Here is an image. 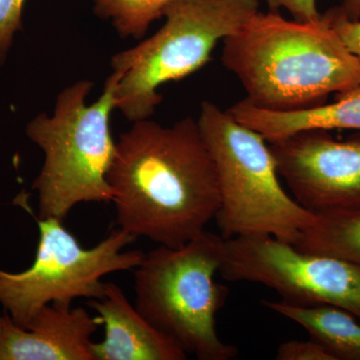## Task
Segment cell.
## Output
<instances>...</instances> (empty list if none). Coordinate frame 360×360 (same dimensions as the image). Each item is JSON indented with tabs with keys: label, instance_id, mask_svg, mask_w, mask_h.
<instances>
[{
	"label": "cell",
	"instance_id": "277c9868",
	"mask_svg": "<svg viewBox=\"0 0 360 360\" xmlns=\"http://www.w3.org/2000/svg\"><path fill=\"white\" fill-rule=\"evenodd\" d=\"M198 123L217 169L220 236H269L295 245L316 215L284 189L269 142L212 101L201 103Z\"/></svg>",
	"mask_w": 360,
	"mask_h": 360
},
{
	"label": "cell",
	"instance_id": "7a4b0ae2",
	"mask_svg": "<svg viewBox=\"0 0 360 360\" xmlns=\"http://www.w3.org/2000/svg\"><path fill=\"white\" fill-rule=\"evenodd\" d=\"M222 42V65L262 110H309L360 84L359 61L324 14L300 21L258 11Z\"/></svg>",
	"mask_w": 360,
	"mask_h": 360
},
{
	"label": "cell",
	"instance_id": "6da1fadb",
	"mask_svg": "<svg viewBox=\"0 0 360 360\" xmlns=\"http://www.w3.org/2000/svg\"><path fill=\"white\" fill-rule=\"evenodd\" d=\"M120 229L180 248L205 231L220 205L219 180L198 120L134 122L115 143L108 175Z\"/></svg>",
	"mask_w": 360,
	"mask_h": 360
},
{
	"label": "cell",
	"instance_id": "e0dca14e",
	"mask_svg": "<svg viewBox=\"0 0 360 360\" xmlns=\"http://www.w3.org/2000/svg\"><path fill=\"white\" fill-rule=\"evenodd\" d=\"M277 360H335L316 341L290 340L277 348Z\"/></svg>",
	"mask_w": 360,
	"mask_h": 360
},
{
	"label": "cell",
	"instance_id": "52a82bcc",
	"mask_svg": "<svg viewBox=\"0 0 360 360\" xmlns=\"http://www.w3.org/2000/svg\"><path fill=\"white\" fill-rule=\"evenodd\" d=\"M35 219L40 238L32 266L21 272L0 269V304L21 328L51 303L101 298L104 276L134 269L146 257L141 250L123 251L136 238L122 229L84 250L63 226V220Z\"/></svg>",
	"mask_w": 360,
	"mask_h": 360
},
{
	"label": "cell",
	"instance_id": "3957f363",
	"mask_svg": "<svg viewBox=\"0 0 360 360\" xmlns=\"http://www.w3.org/2000/svg\"><path fill=\"white\" fill-rule=\"evenodd\" d=\"M120 77L112 71L103 94L90 105L85 98L94 82H75L58 94L52 115L41 113L28 123L26 134L44 153L32 184L39 219L63 220L78 203L112 201L106 175L115 153L110 122Z\"/></svg>",
	"mask_w": 360,
	"mask_h": 360
},
{
	"label": "cell",
	"instance_id": "5bb4252c",
	"mask_svg": "<svg viewBox=\"0 0 360 360\" xmlns=\"http://www.w3.org/2000/svg\"><path fill=\"white\" fill-rule=\"evenodd\" d=\"M293 245L340 258L360 269V210L316 215L314 224Z\"/></svg>",
	"mask_w": 360,
	"mask_h": 360
},
{
	"label": "cell",
	"instance_id": "8fae6325",
	"mask_svg": "<svg viewBox=\"0 0 360 360\" xmlns=\"http://www.w3.org/2000/svg\"><path fill=\"white\" fill-rule=\"evenodd\" d=\"M105 326L103 342L91 343L94 360H184L186 352L139 314L113 283L101 298L89 300Z\"/></svg>",
	"mask_w": 360,
	"mask_h": 360
},
{
	"label": "cell",
	"instance_id": "ac0fdd59",
	"mask_svg": "<svg viewBox=\"0 0 360 360\" xmlns=\"http://www.w3.org/2000/svg\"><path fill=\"white\" fill-rule=\"evenodd\" d=\"M324 15L360 63V20H349L338 7L329 9Z\"/></svg>",
	"mask_w": 360,
	"mask_h": 360
},
{
	"label": "cell",
	"instance_id": "8992f818",
	"mask_svg": "<svg viewBox=\"0 0 360 360\" xmlns=\"http://www.w3.org/2000/svg\"><path fill=\"white\" fill-rule=\"evenodd\" d=\"M260 0H174L165 25L153 37L111 58L120 73L116 110L130 122L148 120L162 101L158 92L210 60L219 41L240 30L259 11Z\"/></svg>",
	"mask_w": 360,
	"mask_h": 360
},
{
	"label": "cell",
	"instance_id": "2e32d148",
	"mask_svg": "<svg viewBox=\"0 0 360 360\" xmlns=\"http://www.w3.org/2000/svg\"><path fill=\"white\" fill-rule=\"evenodd\" d=\"M25 0H0V66L6 63L14 34L22 30Z\"/></svg>",
	"mask_w": 360,
	"mask_h": 360
},
{
	"label": "cell",
	"instance_id": "d6986e66",
	"mask_svg": "<svg viewBox=\"0 0 360 360\" xmlns=\"http://www.w3.org/2000/svg\"><path fill=\"white\" fill-rule=\"evenodd\" d=\"M269 11L278 13L283 8L292 15L293 20L314 21L321 18L316 0H266Z\"/></svg>",
	"mask_w": 360,
	"mask_h": 360
},
{
	"label": "cell",
	"instance_id": "7c38bea8",
	"mask_svg": "<svg viewBox=\"0 0 360 360\" xmlns=\"http://www.w3.org/2000/svg\"><path fill=\"white\" fill-rule=\"evenodd\" d=\"M239 122L274 142L309 129H350L360 131V84L335 94V101L309 110L277 112L238 101L227 110Z\"/></svg>",
	"mask_w": 360,
	"mask_h": 360
},
{
	"label": "cell",
	"instance_id": "4fadbf2b",
	"mask_svg": "<svg viewBox=\"0 0 360 360\" xmlns=\"http://www.w3.org/2000/svg\"><path fill=\"white\" fill-rule=\"evenodd\" d=\"M266 309L302 326L335 360H360V321L347 310L264 300Z\"/></svg>",
	"mask_w": 360,
	"mask_h": 360
},
{
	"label": "cell",
	"instance_id": "30bf717a",
	"mask_svg": "<svg viewBox=\"0 0 360 360\" xmlns=\"http://www.w3.org/2000/svg\"><path fill=\"white\" fill-rule=\"evenodd\" d=\"M103 324L84 307L53 302L39 310L25 328L0 315V360H94L91 336Z\"/></svg>",
	"mask_w": 360,
	"mask_h": 360
},
{
	"label": "cell",
	"instance_id": "ba28073f",
	"mask_svg": "<svg viewBox=\"0 0 360 360\" xmlns=\"http://www.w3.org/2000/svg\"><path fill=\"white\" fill-rule=\"evenodd\" d=\"M222 278L248 281L276 290L291 304H326L360 321V269L349 262L298 250L269 236L225 239Z\"/></svg>",
	"mask_w": 360,
	"mask_h": 360
},
{
	"label": "cell",
	"instance_id": "ffe728a7",
	"mask_svg": "<svg viewBox=\"0 0 360 360\" xmlns=\"http://www.w3.org/2000/svg\"><path fill=\"white\" fill-rule=\"evenodd\" d=\"M338 8L349 20H360V0H345L342 6Z\"/></svg>",
	"mask_w": 360,
	"mask_h": 360
},
{
	"label": "cell",
	"instance_id": "9c48e42d",
	"mask_svg": "<svg viewBox=\"0 0 360 360\" xmlns=\"http://www.w3.org/2000/svg\"><path fill=\"white\" fill-rule=\"evenodd\" d=\"M277 172L315 215L360 210V136L338 141L328 130L296 132L270 142Z\"/></svg>",
	"mask_w": 360,
	"mask_h": 360
},
{
	"label": "cell",
	"instance_id": "5b68a950",
	"mask_svg": "<svg viewBox=\"0 0 360 360\" xmlns=\"http://www.w3.org/2000/svg\"><path fill=\"white\" fill-rule=\"evenodd\" d=\"M224 252L225 239L205 229L180 248L149 251L135 267L139 314L200 360H231L238 352L217 329V312L229 295L215 281Z\"/></svg>",
	"mask_w": 360,
	"mask_h": 360
},
{
	"label": "cell",
	"instance_id": "9a60e30c",
	"mask_svg": "<svg viewBox=\"0 0 360 360\" xmlns=\"http://www.w3.org/2000/svg\"><path fill=\"white\" fill-rule=\"evenodd\" d=\"M94 13L110 20L122 39H141L174 0H91Z\"/></svg>",
	"mask_w": 360,
	"mask_h": 360
}]
</instances>
